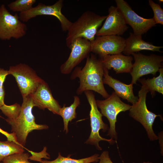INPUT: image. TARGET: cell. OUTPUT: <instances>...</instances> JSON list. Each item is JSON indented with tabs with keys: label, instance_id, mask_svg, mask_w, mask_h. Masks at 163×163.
Here are the masks:
<instances>
[{
	"label": "cell",
	"instance_id": "6da1fadb",
	"mask_svg": "<svg viewBox=\"0 0 163 163\" xmlns=\"http://www.w3.org/2000/svg\"><path fill=\"white\" fill-rule=\"evenodd\" d=\"M104 66L100 58L91 53L87 57L85 64L81 68L76 67L71 77L72 79L78 78L80 85L77 90L78 94H80L86 91H93L107 98L109 97L104 86L103 78Z\"/></svg>",
	"mask_w": 163,
	"mask_h": 163
},
{
	"label": "cell",
	"instance_id": "7a4b0ae2",
	"mask_svg": "<svg viewBox=\"0 0 163 163\" xmlns=\"http://www.w3.org/2000/svg\"><path fill=\"white\" fill-rule=\"evenodd\" d=\"M23 103L20 113L15 119H5L11 126V132L13 133L18 143L24 147L29 133L34 130L47 129L46 125L37 124L32 110L35 107L31 95L23 97Z\"/></svg>",
	"mask_w": 163,
	"mask_h": 163
},
{
	"label": "cell",
	"instance_id": "3957f363",
	"mask_svg": "<svg viewBox=\"0 0 163 163\" xmlns=\"http://www.w3.org/2000/svg\"><path fill=\"white\" fill-rule=\"evenodd\" d=\"M107 16H101L87 11L83 13L78 19L72 23L68 30L66 44L69 48L73 41L78 38L93 41L98 28L105 21Z\"/></svg>",
	"mask_w": 163,
	"mask_h": 163
},
{
	"label": "cell",
	"instance_id": "277c9868",
	"mask_svg": "<svg viewBox=\"0 0 163 163\" xmlns=\"http://www.w3.org/2000/svg\"><path fill=\"white\" fill-rule=\"evenodd\" d=\"M142 85L138 93V101L131 106L129 110V115L142 125L150 140H156L158 139V137L154 132L152 126L156 117L160 115H156L148 110L146 100L149 91L144 85Z\"/></svg>",
	"mask_w": 163,
	"mask_h": 163
},
{
	"label": "cell",
	"instance_id": "5b68a950",
	"mask_svg": "<svg viewBox=\"0 0 163 163\" xmlns=\"http://www.w3.org/2000/svg\"><path fill=\"white\" fill-rule=\"evenodd\" d=\"M84 92L91 107L89 116L91 128L90 136L85 143L94 145L97 150H101L102 148L99 144L100 141H107L112 145L117 141L111 138L108 139L104 138L100 135L99 133L100 130L102 129L104 132L108 130L109 128L107 124L105 123L103 121V116L98 109L93 92L91 91H86Z\"/></svg>",
	"mask_w": 163,
	"mask_h": 163
},
{
	"label": "cell",
	"instance_id": "8992f818",
	"mask_svg": "<svg viewBox=\"0 0 163 163\" xmlns=\"http://www.w3.org/2000/svg\"><path fill=\"white\" fill-rule=\"evenodd\" d=\"M96 101L102 116L105 117L109 123L110 128L107 135L116 140L117 138L116 130L117 116L121 112L129 110L131 106L123 102L114 92L105 99L97 100Z\"/></svg>",
	"mask_w": 163,
	"mask_h": 163
},
{
	"label": "cell",
	"instance_id": "52a82bcc",
	"mask_svg": "<svg viewBox=\"0 0 163 163\" xmlns=\"http://www.w3.org/2000/svg\"><path fill=\"white\" fill-rule=\"evenodd\" d=\"M8 71L15 78L23 97L33 94L43 81L25 64L11 66Z\"/></svg>",
	"mask_w": 163,
	"mask_h": 163
},
{
	"label": "cell",
	"instance_id": "ba28073f",
	"mask_svg": "<svg viewBox=\"0 0 163 163\" xmlns=\"http://www.w3.org/2000/svg\"><path fill=\"white\" fill-rule=\"evenodd\" d=\"M26 25L19 19L17 13L11 14L2 4L0 7V39H18L25 35Z\"/></svg>",
	"mask_w": 163,
	"mask_h": 163
},
{
	"label": "cell",
	"instance_id": "9c48e42d",
	"mask_svg": "<svg viewBox=\"0 0 163 163\" xmlns=\"http://www.w3.org/2000/svg\"><path fill=\"white\" fill-rule=\"evenodd\" d=\"M134 62L130 72L131 83L136 84L139 78L144 75L152 74L155 75L162 67L163 57L154 54L149 56L140 53H133Z\"/></svg>",
	"mask_w": 163,
	"mask_h": 163
},
{
	"label": "cell",
	"instance_id": "30bf717a",
	"mask_svg": "<svg viewBox=\"0 0 163 163\" xmlns=\"http://www.w3.org/2000/svg\"><path fill=\"white\" fill-rule=\"evenodd\" d=\"M63 0H59L52 5H46L39 3L36 7L24 12L20 13V20L27 22L30 19L37 16L45 15L53 16L59 20L63 31H68L72 22L70 21L61 12L63 6Z\"/></svg>",
	"mask_w": 163,
	"mask_h": 163
},
{
	"label": "cell",
	"instance_id": "8fae6325",
	"mask_svg": "<svg viewBox=\"0 0 163 163\" xmlns=\"http://www.w3.org/2000/svg\"><path fill=\"white\" fill-rule=\"evenodd\" d=\"M115 1L126 24L131 27L135 35L142 36L155 26L153 18H145L139 16L126 1L124 0H115Z\"/></svg>",
	"mask_w": 163,
	"mask_h": 163
},
{
	"label": "cell",
	"instance_id": "7c38bea8",
	"mask_svg": "<svg viewBox=\"0 0 163 163\" xmlns=\"http://www.w3.org/2000/svg\"><path fill=\"white\" fill-rule=\"evenodd\" d=\"M91 43V52L101 58L122 53L125 46V39L119 36H97Z\"/></svg>",
	"mask_w": 163,
	"mask_h": 163
},
{
	"label": "cell",
	"instance_id": "4fadbf2b",
	"mask_svg": "<svg viewBox=\"0 0 163 163\" xmlns=\"http://www.w3.org/2000/svg\"><path fill=\"white\" fill-rule=\"evenodd\" d=\"M71 52L68 59L60 67V71L63 74H68L84 59L87 57L91 51V43L82 38L75 40L69 48Z\"/></svg>",
	"mask_w": 163,
	"mask_h": 163
},
{
	"label": "cell",
	"instance_id": "5bb4252c",
	"mask_svg": "<svg viewBox=\"0 0 163 163\" xmlns=\"http://www.w3.org/2000/svg\"><path fill=\"white\" fill-rule=\"evenodd\" d=\"M108 12L103 25L98 30L96 36L123 35L128 27L121 12L117 6H113L109 8Z\"/></svg>",
	"mask_w": 163,
	"mask_h": 163
},
{
	"label": "cell",
	"instance_id": "9a60e30c",
	"mask_svg": "<svg viewBox=\"0 0 163 163\" xmlns=\"http://www.w3.org/2000/svg\"><path fill=\"white\" fill-rule=\"evenodd\" d=\"M31 95L35 107L43 110L47 109L54 114L59 115L61 107L53 97L48 84L44 81H43Z\"/></svg>",
	"mask_w": 163,
	"mask_h": 163
},
{
	"label": "cell",
	"instance_id": "2e32d148",
	"mask_svg": "<svg viewBox=\"0 0 163 163\" xmlns=\"http://www.w3.org/2000/svg\"><path fill=\"white\" fill-rule=\"evenodd\" d=\"M103 77L104 84L107 85L113 88L119 97L127 100L132 104L137 101L138 97L134 94L132 84L127 85L112 78L109 75L108 70L104 67Z\"/></svg>",
	"mask_w": 163,
	"mask_h": 163
},
{
	"label": "cell",
	"instance_id": "e0dca14e",
	"mask_svg": "<svg viewBox=\"0 0 163 163\" xmlns=\"http://www.w3.org/2000/svg\"><path fill=\"white\" fill-rule=\"evenodd\" d=\"M104 66L108 70L113 68L116 74L130 73L132 67L133 58L122 53L109 55L100 58Z\"/></svg>",
	"mask_w": 163,
	"mask_h": 163
},
{
	"label": "cell",
	"instance_id": "ac0fdd59",
	"mask_svg": "<svg viewBox=\"0 0 163 163\" xmlns=\"http://www.w3.org/2000/svg\"><path fill=\"white\" fill-rule=\"evenodd\" d=\"M163 46H155L144 41L141 36L135 35L130 33L129 37L125 39V45L123 52L126 56L143 50L161 52L160 49Z\"/></svg>",
	"mask_w": 163,
	"mask_h": 163
},
{
	"label": "cell",
	"instance_id": "d6986e66",
	"mask_svg": "<svg viewBox=\"0 0 163 163\" xmlns=\"http://www.w3.org/2000/svg\"><path fill=\"white\" fill-rule=\"evenodd\" d=\"M80 101L79 97L76 96H74L73 103L69 107H66L64 104L61 107L59 112V115L62 118L64 123V131L66 133L68 132V125L69 122H71L76 117V109L80 104Z\"/></svg>",
	"mask_w": 163,
	"mask_h": 163
},
{
	"label": "cell",
	"instance_id": "ffe728a7",
	"mask_svg": "<svg viewBox=\"0 0 163 163\" xmlns=\"http://www.w3.org/2000/svg\"><path fill=\"white\" fill-rule=\"evenodd\" d=\"M159 75L151 79H139L138 81L141 84L144 85L150 91L153 97L155 96V91L163 94V68L159 70Z\"/></svg>",
	"mask_w": 163,
	"mask_h": 163
},
{
	"label": "cell",
	"instance_id": "44dd1931",
	"mask_svg": "<svg viewBox=\"0 0 163 163\" xmlns=\"http://www.w3.org/2000/svg\"><path fill=\"white\" fill-rule=\"evenodd\" d=\"M24 147L13 141H0V162L12 154L24 152Z\"/></svg>",
	"mask_w": 163,
	"mask_h": 163
},
{
	"label": "cell",
	"instance_id": "7402d4cb",
	"mask_svg": "<svg viewBox=\"0 0 163 163\" xmlns=\"http://www.w3.org/2000/svg\"><path fill=\"white\" fill-rule=\"evenodd\" d=\"M99 155L95 154L90 157L80 159H75L70 158L71 155L67 157L61 155L60 153H58L57 157L55 160L51 161L42 160L40 163H91L97 162L99 161Z\"/></svg>",
	"mask_w": 163,
	"mask_h": 163
},
{
	"label": "cell",
	"instance_id": "603a6c76",
	"mask_svg": "<svg viewBox=\"0 0 163 163\" xmlns=\"http://www.w3.org/2000/svg\"><path fill=\"white\" fill-rule=\"evenodd\" d=\"M36 2V0H16L10 3L8 7L14 12L22 13L31 9Z\"/></svg>",
	"mask_w": 163,
	"mask_h": 163
},
{
	"label": "cell",
	"instance_id": "cb8c5ba5",
	"mask_svg": "<svg viewBox=\"0 0 163 163\" xmlns=\"http://www.w3.org/2000/svg\"><path fill=\"white\" fill-rule=\"evenodd\" d=\"M21 108L19 104L15 103L14 104L8 105L5 104L0 108L2 113L7 117V119L13 120L19 115Z\"/></svg>",
	"mask_w": 163,
	"mask_h": 163
},
{
	"label": "cell",
	"instance_id": "d4e9b609",
	"mask_svg": "<svg viewBox=\"0 0 163 163\" xmlns=\"http://www.w3.org/2000/svg\"><path fill=\"white\" fill-rule=\"evenodd\" d=\"M29 154L24 152L15 153L4 158L3 163H32L29 161Z\"/></svg>",
	"mask_w": 163,
	"mask_h": 163
},
{
	"label": "cell",
	"instance_id": "484cf974",
	"mask_svg": "<svg viewBox=\"0 0 163 163\" xmlns=\"http://www.w3.org/2000/svg\"><path fill=\"white\" fill-rule=\"evenodd\" d=\"M149 5L154 13L153 18L156 24L163 25V10L160 5L152 0H149Z\"/></svg>",
	"mask_w": 163,
	"mask_h": 163
},
{
	"label": "cell",
	"instance_id": "4316f807",
	"mask_svg": "<svg viewBox=\"0 0 163 163\" xmlns=\"http://www.w3.org/2000/svg\"><path fill=\"white\" fill-rule=\"evenodd\" d=\"M46 148L44 147L43 150L41 152L38 153V155L32 154V156L29 157V159L37 161L40 162L42 160V158H44L46 159H50V156L49 154L46 152Z\"/></svg>",
	"mask_w": 163,
	"mask_h": 163
},
{
	"label": "cell",
	"instance_id": "83f0119b",
	"mask_svg": "<svg viewBox=\"0 0 163 163\" xmlns=\"http://www.w3.org/2000/svg\"><path fill=\"white\" fill-rule=\"evenodd\" d=\"M98 159L99 162L95 163H113L110 157L108 151H103L99 155Z\"/></svg>",
	"mask_w": 163,
	"mask_h": 163
},
{
	"label": "cell",
	"instance_id": "f1b7e54d",
	"mask_svg": "<svg viewBox=\"0 0 163 163\" xmlns=\"http://www.w3.org/2000/svg\"><path fill=\"white\" fill-rule=\"evenodd\" d=\"M0 117H2L0 115ZM0 133L2 134L6 137L7 138V141H13L19 144L17 141L16 137L13 133H9L7 131H4L0 127Z\"/></svg>",
	"mask_w": 163,
	"mask_h": 163
},
{
	"label": "cell",
	"instance_id": "f546056e",
	"mask_svg": "<svg viewBox=\"0 0 163 163\" xmlns=\"http://www.w3.org/2000/svg\"><path fill=\"white\" fill-rule=\"evenodd\" d=\"M9 74L8 70L0 68V87L4 86V83L6 77Z\"/></svg>",
	"mask_w": 163,
	"mask_h": 163
},
{
	"label": "cell",
	"instance_id": "4dcf8cb0",
	"mask_svg": "<svg viewBox=\"0 0 163 163\" xmlns=\"http://www.w3.org/2000/svg\"><path fill=\"white\" fill-rule=\"evenodd\" d=\"M5 94L4 87H0V109L5 104L4 102Z\"/></svg>",
	"mask_w": 163,
	"mask_h": 163
},
{
	"label": "cell",
	"instance_id": "1f68e13d",
	"mask_svg": "<svg viewBox=\"0 0 163 163\" xmlns=\"http://www.w3.org/2000/svg\"><path fill=\"white\" fill-rule=\"evenodd\" d=\"M152 163L151 162H149V161H147V162H143L142 163Z\"/></svg>",
	"mask_w": 163,
	"mask_h": 163
},
{
	"label": "cell",
	"instance_id": "d6a6232c",
	"mask_svg": "<svg viewBox=\"0 0 163 163\" xmlns=\"http://www.w3.org/2000/svg\"><path fill=\"white\" fill-rule=\"evenodd\" d=\"M159 2H163V0H159Z\"/></svg>",
	"mask_w": 163,
	"mask_h": 163
},
{
	"label": "cell",
	"instance_id": "836d02e7",
	"mask_svg": "<svg viewBox=\"0 0 163 163\" xmlns=\"http://www.w3.org/2000/svg\"><path fill=\"white\" fill-rule=\"evenodd\" d=\"M0 163H3L2 162H0Z\"/></svg>",
	"mask_w": 163,
	"mask_h": 163
}]
</instances>
